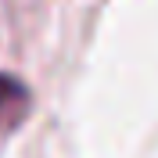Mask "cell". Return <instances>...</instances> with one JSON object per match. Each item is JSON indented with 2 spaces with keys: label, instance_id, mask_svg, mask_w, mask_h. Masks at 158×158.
Wrapping results in <instances>:
<instances>
[{
  "label": "cell",
  "instance_id": "obj_1",
  "mask_svg": "<svg viewBox=\"0 0 158 158\" xmlns=\"http://www.w3.org/2000/svg\"><path fill=\"white\" fill-rule=\"evenodd\" d=\"M29 108V90L22 86L15 76L0 72V126H15Z\"/></svg>",
  "mask_w": 158,
  "mask_h": 158
}]
</instances>
